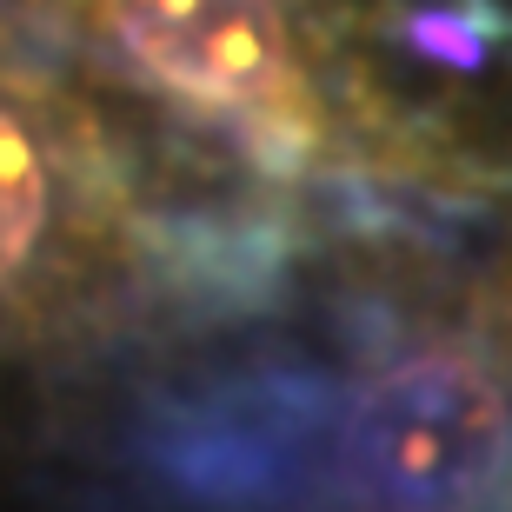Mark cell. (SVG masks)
<instances>
[{
	"instance_id": "cell-2",
	"label": "cell",
	"mask_w": 512,
	"mask_h": 512,
	"mask_svg": "<svg viewBox=\"0 0 512 512\" xmlns=\"http://www.w3.org/2000/svg\"><path fill=\"white\" fill-rule=\"evenodd\" d=\"M133 247V200L74 100L0 67V353L47 340L107 293Z\"/></svg>"
},
{
	"instance_id": "cell-1",
	"label": "cell",
	"mask_w": 512,
	"mask_h": 512,
	"mask_svg": "<svg viewBox=\"0 0 512 512\" xmlns=\"http://www.w3.org/2000/svg\"><path fill=\"white\" fill-rule=\"evenodd\" d=\"M107 67L273 167L340 153V100L320 34L293 0H60Z\"/></svg>"
},
{
	"instance_id": "cell-3",
	"label": "cell",
	"mask_w": 512,
	"mask_h": 512,
	"mask_svg": "<svg viewBox=\"0 0 512 512\" xmlns=\"http://www.w3.org/2000/svg\"><path fill=\"white\" fill-rule=\"evenodd\" d=\"M499 453V399L466 360H413L366 399L360 459L386 499H453Z\"/></svg>"
}]
</instances>
